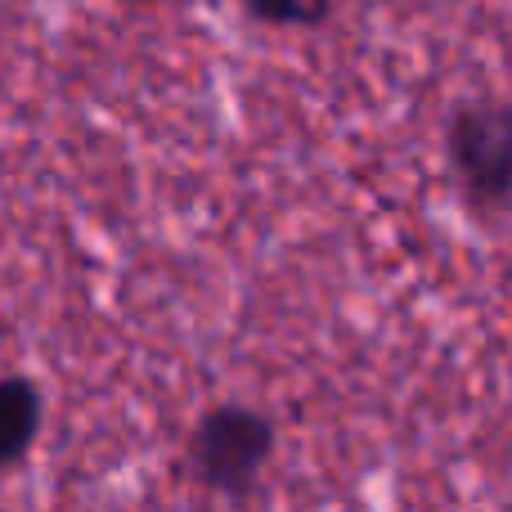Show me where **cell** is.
<instances>
[{
	"mask_svg": "<svg viewBox=\"0 0 512 512\" xmlns=\"http://www.w3.org/2000/svg\"><path fill=\"white\" fill-rule=\"evenodd\" d=\"M445 153L463 194L477 207H499L512 198V104L472 99L445 122Z\"/></svg>",
	"mask_w": 512,
	"mask_h": 512,
	"instance_id": "obj_1",
	"label": "cell"
},
{
	"mask_svg": "<svg viewBox=\"0 0 512 512\" xmlns=\"http://www.w3.org/2000/svg\"><path fill=\"white\" fill-rule=\"evenodd\" d=\"M270 450H274L270 423L256 409L243 405H221L212 414H203V423L194 427V445H189L203 486L225 490V495H243L261 477Z\"/></svg>",
	"mask_w": 512,
	"mask_h": 512,
	"instance_id": "obj_2",
	"label": "cell"
},
{
	"mask_svg": "<svg viewBox=\"0 0 512 512\" xmlns=\"http://www.w3.org/2000/svg\"><path fill=\"white\" fill-rule=\"evenodd\" d=\"M41 427V396L23 378H0V468L18 463Z\"/></svg>",
	"mask_w": 512,
	"mask_h": 512,
	"instance_id": "obj_3",
	"label": "cell"
},
{
	"mask_svg": "<svg viewBox=\"0 0 512 512\" xmlns=\"http://www.w3.org/2000/svg\"><path fill=\"white\" fill-rule=\"evenodd\" d=\"M252 14L274 27H310L328 14L333 0H248Z\"/></svg>",
	"mask_w": 512,
	"mask_h": 512,
	"instance_id": "obj_4",
	"label": "cell"
}]
</instances>
